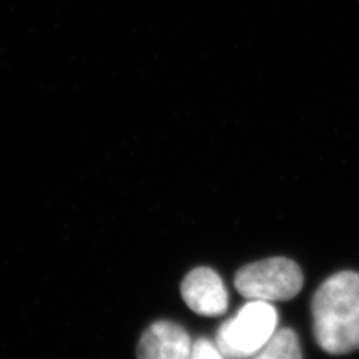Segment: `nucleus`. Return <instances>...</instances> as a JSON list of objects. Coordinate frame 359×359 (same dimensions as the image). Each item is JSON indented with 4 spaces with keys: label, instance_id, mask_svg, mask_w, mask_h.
<instances>
[{
    "label": "nucleus",
    "instance_id": "obj_4",
    "mask_svg": "<svg viewBox=\"0 0 359 359\" xmlns=\"http://www.w3.org/2000/svg\"><path fill=\"white\" fill-rule=\"evenodd\" d=\"M181 295L188 308L205 317H217L226 311L228 290L215 270L197 268L181 283Z\"/></svg>",
    "mask_w": 359,
    "mask_h": 359
},
{
    "label": "nucleus",
    "instance_id": "obj_7",
    "mask_svg": "<svg viewBox=\"0 0 359 359\" xmlns=\"http://www.w3.org/2000/svg\"><path fill=\"white\" fill-rule=\"evenodd\" d=\"M188 359H225V357L216 344L206 338H200L193 344Z\"/></svg>",
    "mask_w": 359,
    "mask_h": 359
},
{
    "label": "nucleus",
    "instance_id": "obj_2",
    "mask_svg": "<svg viewBox=\"0 0 359 359\" xmlns=\"http://www.w3.org/2000/svg\"><path fill=\"white\" fill-rule=\"evenodd\" d=\"M277 323V310L269 302L250 301L219 326L216 345L225 358L255 357L276 333Z\"/></svg>",
    "mask_w": 359,
    "mask_h": 359
},
{
    "label": "nucleus",
    "instance_id": "obj_3",
    "mask_svg": "<svg viewBox=\"0 0 359 359\" xmlns=\"http://www.w3.org/2000/svg\"><path fill=\"white\" fill-rule=\"evenodd\" d=\"M302 285L299 266L283 257L249 264L234 277L237 292L250 301H287L301 292Z\"/></svg>",
    "mask_w": 359,
    "mask_h": 359
},
{
    "label": "nucleus",
    "instance_id": "obj_5",
    "mask_svg": "<svg viewBox=\"0 0 359 359\" xmlns=\"http://www.w3.org/2000/svg\"><path fill=\"white\" fill-rule=\"evenodd\" d=\"M192 345L189 334L177 323L154 322L142 334L137 346V358L188 359Z\"/></svg>",
    "mask_w": 359,
    "mask_h": 359
},
{
    "label": "nucleus",
    "instance_id": "obj_6",
    "mask_svg": "<svg viewBox=\"0 0 359 359\" xmlns=\"http://www.w3.org/2000/svg\"><path fill=\"white\" fill-rule=\"evenodd\" d=\"M255 359H302L297 334L292 329L276 332L269 342L257 353Z\"/></svg>",
    "mask_w": 359,
    "mask_h": 359
},
{
    "label": "nucleus",
    "instance_id": "obj_1",
    "mask_svg": "<svg viewBox=\"0 0 359 359\" xmlns=\"http://www.w3.org/2000/svg\"><path fill=\"white\" fill-rule=\"evenodd\" d=\"M314 335L330 354L359 348V274L341 271L322 283L311 304Z\"/></svg>",
    "mask_w": 359,
    "mask_h": 359
}]
</instances>
